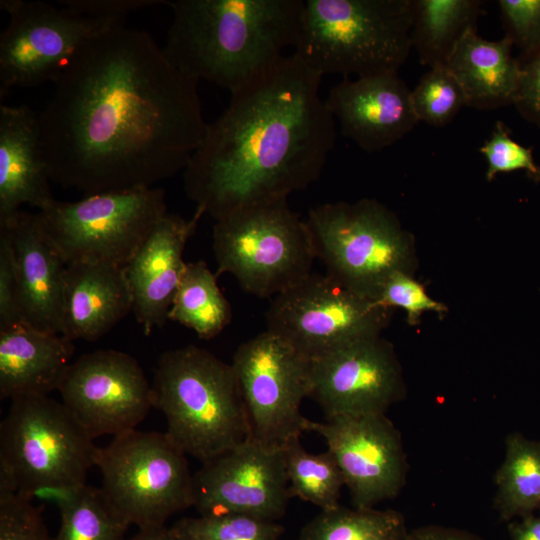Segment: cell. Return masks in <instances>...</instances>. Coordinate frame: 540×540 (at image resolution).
Wrapping results in <instances>:
<instances>
[{
    "label": "cell",
    "mask_w": 540,
    "mask_h": 540,
    "mask_svg": "<svg viewBox=\"0 0 540 540\" xmlns=\"http://www.w3.org/2000/svg\"><path fill=\"white\" fill-rule=\"evenodd\" d=\"M291 498L284 449L249 439L202 463L193 474L199 515L243 514L277 521Z\"/></svg>",
    "instance_id": "obj_15"
},
{
    "label": "cell",
    "mask_w": 540,
    "mask_h": 540,
    "mask_svg": "<svg viewBox=\"0 0 540 540\" xmlns=\"http://www.w3.org/2000/svg\"><path fill=\"white\" fill-rule=\"evenodd\" d=\"M38 114L51 181L91 195L154 187L184 171L204 121L195 80L144 30L85 43Z\"/></svg>",
    "instance_id": "obj_1"
},
{
    "label": "cell",
    "mask_w": 540,
    "mask_h": 540,
    "mask_svg": "<svg viewBox=\"0 0 540 540\" xmlns=\"http://www.w3.org/2000/svg\"><path fill=\"white\" fill-rule=\"evenodd\" d=\"M415 114L428 125H447L466 105L464 91L446 65H436L422 76L411 91Z\"/></svg>",
    "instance_id": "obj_32"
},
{
    "label": "cell",
    "mask_w": 540,
    "mask_h": 540,
    "mask_svg": "<svg viewBox=\"0 0 540 540\" xmlns=\"http://www.w3.org/2000/svg\"><path fill=\"white\" fill-rule=\"evenodd\" d=\"M487 161L486 179L499 173L525 170L528 176L540 181V167L534 161L532 149L513 140L503 122L497 121L488 140L479 149Z\"/></svg>",
    "instance_id": "obj_33"
},
{
    "label": "cell",
    "mask_w": 540,
    "mask_h": 540,
    "mask_svg": "<svg viewBox=\"0 0 540 540\" xmlns=\"http://www.w3.org/2000/svg\"><path fill=\"white\" fill-rule=\"evenodd\" d=\"M21 321L18 284L13 254L6 237L0 234V329Z\"/></svg>",
    "instance_id": "obj_38"
},
{
    "label": "cell",
    "mask_w": 540,
    "mask_h": 540,
    "mask_svg": "<svg viewBox=\"0 0 540 540\" xmlns=\"http://www.w3.org/2000/svg\"><path fill=\"white\" fill-rule=\"evenodd\" d=\"M167 213L165 191L143 187L85 195L74 202L53 200L38 216L67 265L124 267Z\"/></svg>",
    "instance_id": "obj_10"
},
{
    "label": "cell",
    "mask_w": 540,
    "mask_h": 540,
    "mask_svg": "<svg viewBox=\"0 0 540 540\" xmlns=\"http://www.w3.org/2000/svg\"><path fill=\"white\" fill-rule=\"evenodd\" d=\"M127 540H178L172 527L161 526L156 528L139 529Z\"/></svg>",
    "instance_id": "obj_42"
},
{
    "label": "cell",
    "mask_w": 540,
    "mask_h": 540,
    "mask_svg": "<svg viewBox=\"0 0 540 540\" xmlns=\"http://www.w3.org/2000/svg\"><path fill=\"white\" fill-rule=\"evenodd\" d=\"M0 234L14 258L21 321L61 334L67 264L45 233L38 213L18 211L0 222Z\"/></svg>",
    "instance_id": "obj_19"
},
{
    "label": "cell",
    "mask_w": 540,
    "mask_h": 540,
    "mask_svg": "<svg viewBox=\"0 0 540 540\" xmlns=\"http://www.w3.org/2000/svg\"><path fill=\"white\" fill-rule=\"evenodd\" d=\"M306 223L326 274L365 298L375 302L393 272L409 273L412 237L376 200L321 204Z\"/></svg>",
    "instance_id": "obj_8"
},
{
    "label": "cell",
    "mask_w": 540,
    "mask_h": 540,
    "mask_svg": "<svg viewBox=\"0 0 540 540\" xmlns=\"http://www.w3.org/2000/svg\"><path fill=\"white\" fill-rule=\"evenodd\" d=\"M97 450L62 402L48 396L14 398L0 424V492L32 500L85 484Z\"/></svg>",
    "instance_id": "obj_6"
},
{
    "label": "cell",
    "mask_w": 540,
    "mask_h": 540,
    "mask_svg": "<svg viewBox=\"0 0 540 540\" xmlns=\"http://www.w3.org/2000/svg\"><path fill=\"white\" fill-rule=\"evenodd\" d=\"M38 115L29 107L0 106V222L23 204L39 210L53 200Z\"/></svg>",
    "instance_id": "obj_21"
},
{
    "label": "cell",
    "mask_w": 540,
    "mask_h": 540,
    "mask_svg": "<svg viewBox=\"0 0 540 540\" xmlns=\"http://www.w3.org/2000/svg\"><path fill=\"white\" fill-rule=\"evenodd\" d=\"M284 458L291 497L309 502L321 511L340 505L345 483L330 451L307 452L297 438L284 448Z\"/></svg>",
    "instance_id": "obj_30"
},
{
    "label": "cell",
    "mask_w": 540,
    "mask_h": 540,
    "mask_svg": "<svg viewBox=\"0 0 540 540\" xmlns=\"http://www.w3.org/2000/svg\"><path fill=\"white\" fill-rule=\"evenodd\" d=\"M153 407L166 434L202 463L250 439V427L232 365L188 345L163 353L152 382Z\"/></svg>",
    "instance_id": "obj_4"
},
{
    "label": "cell",
    "mask_w": 540,
    "mask_h": 540,
    "mask_svg": "<svg viewBox=\"0 0 540 540\" xmlns=\"http://www.w3.org/2000/svg\"><path fill=\"white\" fill-rule=\"evenodd\" d=\"M0 540H53L40 508L14 492H0Z\"/></svg>",
    "instance_id": "obj_34"
},
{
    "label": "cell",
    "mask_w": 540,
    "mask_h": 540,
    "mask_svg": "<svg viewBox=\"0 0 540 540\" xmlns=\"http://www.w3.org/2000/svg\"><path fill=\"white\" fill-rule=\"evenodd\" d=\"M520 79L514 105L529 122L540 126V48L520 54Z\"/></svg>",
    "instance_id": "obj_37"
},
{
    "label": "cell",
    "mask_w": 540,
    "mask_h": 540,
    "mask_svg": "<svg viewBox=\"0 0 540 540\" xmlns=\"http://www.w3.org/2000/svg\"><path fill=\"white\" fill-rule=\"evenodd\" d=\"M334 456L355 508H374L396 497L406 483L408 464L401 434L385 414L339 416L324 422L306 418Z\"/></svg>",
    "instance_id": "obj_16"
},
{
    "label": "cell",
    "mask_w": 540,
    "mask_h": 540,
    "mask_svg": "<svg viewBox=\"0 0 540 540\" xmlns=\"http://www.w3.org/2000/svg\"><path fill=\"white\" fill-rule=\"evenodd\" d=\"M406 540H484L469 531L440 525L421 526L409 530Z\"/></svg>",
    "instance_id": "obj_40"
},
{
    "label": "cell",
    "mask_w": 540,
    "mask_h": 540,
    "mask_svg": "<svg viewBox=\"0 0 540 540\" xmlns=\"http://www.w3.org/2000/svg\"><path fill=\"white\" fill-rule=\"evenodd\" d=\"M231 318V306L218 287L217 275L202 260L186 262L168 319L192 329L202 339H211Z\"/></svg>",
    "instance_id": "obj_27"
},
{
    "label": "cell",
    "mask_w": 540,
    "mask_h": 540,
    "mask_svg": "<svg viewBox=\"0 0 540 540\" xmlns=\"http://www.w3.org/2000/svg\"><path fill=\"white\" fill-rule=\"evenodd\" d=\"M512 47L508 36L488 41L478 36L477 28L460 38L445 65L459 81L466 106L496 109L514 104L520 66Z\"/></svg>",
    "instance_id": "obj_24"
},
{
    "label": "cell",
    "mask_w": 540,
    "mask_h": 540,
    "mask_svg": "<svg viewBox=\"0 0 540 540\" xmlns=\"http://www.w3.org/2000/svg\"><path fill=\"white\" fill-rule=\"evenodd\" d=\"M505 446L504 461L494 476V508L503 521L540 513V441L513 432Z\"/></svg>",
    "instance_id": "obj_26"
},
{
    "label": "cell",
    "mask_w": 540,
    "mask_h": 540,
    "mask_svg": "<svg viewBox=\"0 0 540 540\" xmlns=\"http://www.w3.org/2000/svg\"><path fill=\"white\" fill-rule=\"evenodd\" d=\"M203 214L200 208L190 219L167 213L124 266L132 312L147 335L168 320L186 264L183 251Z\"/></svg>",
    "instance_id": "obj_20"
},
{
    "label": "cell",
    "mask_w": 540,
    "mask_h": 540,
    "mask_svg": "<svg viewBox=\"0 0 540 540\" xmlns=\"http://www.w3.org/2000/svg\"><path fill=\"white\" fill-rule=\"evenodd\" d=\"M303 0H176L163 47L187 77L232 94L294 47Z\"/></svg>",
    "instance_id": "obj_3"
},
{
    "label": "cell",
    "mask_w": 540,
    "mask_h": 540,
    "mask_svg": "<svg viewBox=\"0 0 540 540\" xmlns=\"http://www.w3.org/2000/svg\"><path fill=\"white\" fill-rule=\"evenodd\" d=\"M412 21V0H305L293 54L322 76L397 72Z\"/></svg>",
    "instance_id": "obj_5"
},
{
    "label": "cell",
    "mask_w": 540,
    "mask_h": 540,
    "mask_svg": "<svg viewBox=\"0 0 540 540\" xmlns=\"http://www.w3.org/2000/svg\"><path fill=\"white\" fill-rule=\"evenodd\" d=\"M62 5L68 6L78 12L100 16L124 19V17L134 11L155 5L165 3L157 0H66L61 1Z\"/></svg>",
    "instance_id": "obj_39"
},
{
    "label": "cell",
    "mask_w": 540,
    "mask_h": 540,
    "mask_svg": "<svg viewBox=\"0 0 540 540\" xmlns=\"http://www.w3.org/2000/svg\"><path fill=\"white\" fill-rule=\"evenodd\" d=\"M404 394L397 356L380 336L311 360L308 397L318 403L326 419L386 414Z\"/></svg>",
    "instance_id": "obj_17"
},
{
    "label": "cell",
    "mask_w": 540,
    "mask_h": 540,
    "mask_svg": "<svg viewBox=\"0 0 540 540\" xmlns=\"http://www.w3.org/2000/svg\"><path fill=\"white\" fill-rule=\"evenodd\" d=\"M508 532L509 540H540V513L509 523Z\"/></svg>",
    "instance_id": "obj_41"
},
{
    "label": "cell",
    "mask_w": 540,
    "mask_h": 540,
    "mask_svg": "<svg viewBox=\"0 0 540 540\" xmlns=\"http://www.w3.org/2000/svg\"><path fill=\"white\" fill-rule=\"evenodd\" d=\"M389 310L326 273H311L272 298L265 313L266 330L311 361L356 341L380 336Z\"/></svg>",
    "instance_id": "obj_11"
},
{
    "label": "cell",
    "mask_w": 540,
    "mask_h": 540,
    "mask_svg": "<svg viewBox=\"0 0 540 540\" xmlns=\"http://www.w3.org/2000/svg\"><path fill=\"white\" fill-rule=\"evenodd\" d=\"M60 512L53 540H125L129 525L109 505L100 488L85 484L44 492Z\"/></svg>",
    "instance_id": "obj_28"
},
{
    "label": "cell",
    "mask_w": 540,
    "mask_h": 540,
    "mask_svg": "<svg viewBox=\"0 0 540 540\" xmlns=\"http://www.w3.org/2000/svg\"><path fill=\"white\" fill-rule=\"evenodd\" d=\"M325 102L342 135L367 152L394 144L419 123L411 90L397 72L345 77Z\"/></svg>",
    "instance_id": "obj_18"
},
{
    "label": "cell",
    "mask_w": 540,
    "mask_h": 540,
    "mask_svg": "<svg viewBox=\"0 0 540 540\" xmlns=\"http://www.w3.org/2000/svg\"><path fill=\"white\" fill-rule=\"evenodd\" d=\"M93 438L136 429L153 407L152 385L131 355L96 350L72 362L58 389Z\"/></svg>",
    "instance_id": "obj_14"
},
{
    "label": "cell",
    "mask_w": 540,
    "mask_h": 540,
    "mask_svg": "<svg viewBox=\"0 0 540 540\" xmlns=\"http://www.w3.org/2000/svg\"><path fill=\"white\" fill-rule=\"evenodd\" d=\"M408 532L398 511L339 505L310 520L303 527L300 540H406Z\"/></svg>",
    "instance_id": "obj_29"
},
{
    "label": "cell",
    "mask_w": 540,
    "mask_h": 540,
    "mask_svg": "<svg viewBox=\"0 0 540 540\" xmlns=\"http://www.w3.org/2000/svg\"><path fill=\"white\" fill-rule=\"evenodd\" d=\"M100 487L116 514L139 529L165 526L193 506V474L186 454L165 433L136 429L98 447Z\"/></svg>",
    "instance_id": "obj_9"
},
{
    "label": "cell",
    "mask_w": 540,
    "mask_h": 540,
    "mask_svg": "<svg viewBox=\"0 0 540 540\" xmlns=\"http://www.w3.org/2000/svg\"><path fill=\"white\" fill-rule=\"evenodd\" d=\"M321 79L296 55H284L231 94L183 171L185 192L197 208L218 220L288 198L319 179L336 140Z\"/></svg>",
    "instance_id": "obj_2"
},
{
    "label": "cell",
    "mask_w": 540,
    "mask_h": 540,
    "mask_svg": "<svg viewBox=\"0 0 540 540\" xmlns=\"http://www.w3.org/2000/svg\"><path fill=\"white\" fill-rule=\"evenodd\" d=\"M172 529L178 540H280L284 532L277 521L243 514L188 517Z\"/></svg>",
    "instance_id": "obj_31"
},
{
    "label": "cell",
    "mask_w": 540,
    "mask_h": 540,
    "mask_svg": "<svg viewBox=\"0 0 540 540\" xmlns=\"http://www.w3.org/2000/svg\"><path fill=\"white\" fill-rule=\"evenodd\" d=\"M74 349L64 335L25 323L0 329V398L48 396L58 390Z\"/></svg>",
    "instance_id": "obj_23"
},
{
    "label": "cell",
    "mask_w": 540,
    "mask_h": 540,
    "mask_svg": "<svg viewBox=\"0 0 540 540\" xmlns=\"http://www.w3.org/2000/svg\"><path fill=\"white\" fill-rule=\"evenodd\" d=\"M132 311V294L122 266L76 262L65 275L62 335L95 341Z\"/></svg>",
    "instance_id": "obj_22"
},
{
    "label": "cell",
    "mask_w": 540,
    "mask_h": 540,
    "mask_svg": "<svg viewBox=\"0 0 540 540\" xmlns=\"http://www.w3.org/2000/svg\"><path fill=\"white\" fill-rule=\"evenodd\" d=\"M412 44L420 61L433 67L445 65L460 38L477 28L481 1L412 0Z\"/></svg>",
    "instance_id": "obj_25"
},
{
    "label": "cell",
    "mask_w": 540,
    "mask_h": 540,
    "mask_svg": "<svg viewBox=\"0 0 540 540\" xmlns=\"http://www.w3.org/2000/svg\"><path fill=\"white\" fill-rule=\"evenodd\" d=\"M507 34L521 54L540 48V0H499Z\"/></svg>",
    "instance_id": "obj_36"
},
{
    "label": "cell",
    "mask_w": 540,
    "mask_h": 540,
    "mask_svg": "<svg viewBox=\"0 0 540 540\" xmlns=\"http://www.w3.org/2000/svg\"><path fill=\"white\" fill-rule=\"evenodd\" d=\"M375 304L386 309H403L411 325L416 324L424 312L440 313L446 310L443 304L429 297L423 286L405 271H395L388 277Z\"/></svg>",
    "instance_id": "obj_35"
},
{
    "label": "cell",
    "mask_w": 540,
    "mask_h": 540,
    "mask_svg": "<svg viewBox=\"0 0 540 540\" xmlns=\"http://www.w3.org/2000/svg\"><path fill=\"white\" fill-rule=\"evenodd\" d=\"M212 248L216 275L231 274L240 287L274 298L312 273L316 259L306 220L287 198L240 208L215 220Z\"/></svg>",
    "instance_id": "obj_7"
},
{
    "label": "cell",
    "mask_w": 540,
    "mask_h": 540,
    "mask_svg": "<svg viewBox=\"0 0 540 540\" xmlns=\"http://www.w3.org/2000/svg\"><path fill=\"white\" fill-rule=\"evenodd\" d=\"M0 3L9 15L0 36L1 99L14 87L55 83L85 43L123 22L42 1Z\"/></svg>",
    "instance_id": "obj_12"
},
{
    "label": "cell",
    "mask_w": 540,
    "mask_h": 540,
    "mask_svg": "<svg viewBox=\"0 0 540 540\" xmlns=\"http://www.w3.org/2000/svg\"><path fill=\"white\" fill-rule=\"evenodd\" d=\"M232 368L250 427V439L284 449L304 432L300 408L309 396L311 361L265 330L241 343Z\"/></svg>",
    "instance_id": "obj_13"
}]
</instances>
